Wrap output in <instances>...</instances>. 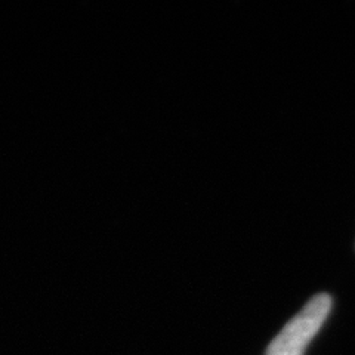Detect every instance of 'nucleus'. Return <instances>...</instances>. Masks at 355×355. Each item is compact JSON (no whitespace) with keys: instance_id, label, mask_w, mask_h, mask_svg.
I'll return each mask as SVG.
<instances>
[{"instance_id":"f257e3e1","label":"nucleus","mask_w":355,"mask_h":355,"mask_svg":"<svg viewBox=\"0 0 355 355\" xmlns=\"http://www.w3.org/2000/svg\"><path fill=\"white\" fill-rule=\"evenodd\" d=\"M330 308L329 295H315L275 336L266 349V355H304L308 343L326 321Z\"/></svg>"}]
</instances>
